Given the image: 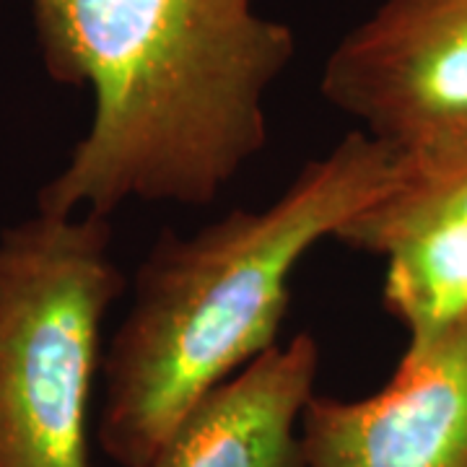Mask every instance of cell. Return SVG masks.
<instances>
[{"instance_id": "1", "label": "cell", "mask_w": 467, "mask_h": 467, "mask_svg": "<svg viewBox=\"0 0 467 467\" xmlns=\"http://www.w3.org/2000/svg\"><path fill=\"white\" fill-rule=\"evenodd\" d=\"M32 21L52 81L94 97L36 195L57 216L216 201L265 149V99L296 55L294 29L254 0H32Z\"/></svg>"}, {"instance_id": "2", "label": "cell", "mask_w": 467, "mask_h": 467, "mask_svg": "<svg viewBox=\"0 0 467 467\" xmlns=\"http://www.w3.org/2000/svg\"><path fill=\"white\" fill-rule=\"evenodd\" d=\"M395 174L398 150L356 128L265 208H236L187 236L161 234L101 358L104 454L122 467L143 462L202 398L278 346L301 260Z\"/></svg>"}, {"instance_id": "3", "label": "cell", "mask_w": 467, "mask_h": 467, "mask_svg": "<svg viewBox=\"0 0 467 467\" xmlns=\"http://www.w3.org/2000/svg\"><path fill=\"white\" fill-rule=\"evenodd\" d=\"M122 288L109 218L34 211L0 232V467H91L101 327Z\"/></svg>"}, {"instance_id": "4", "label": "cell", "mask_w": 467, "mask_h": 467, "mask_svg": "<svg viewBox=\"0 0 467 467\" xmlns=\"http://www.w3.org/2000/svg\"><path fill=\"white\" fill-rule=\"evenodd\" d=\"M319 91L395 150L467 138V0H379L327 55Z\"/></svg>"}, {"instance_id": "5", "label": "cell", "mask_w": 467, "mask_h": 467, "mask_svg": "<svg viewBox=\"0 0 467 467\" xmlns=\"http://www.w3.org/2000/svg\"><path fill=\"white\" fill-rule=\"evenodd\" d=\"M335 242L382 257L384 309L408 340L467 317V138L398 150L392 184Z\"/></svg>"}, {"instance_id": "6", "label": "cell", "mask_w": 467, "mask_h": 467, "mask_svg": "<svg viewBox=\"0 0 467 467\" xmlns=\"http://www.w3.org/2000/svg\"><path fill=\"white\" fill-rule=\"evenodd\" d=\"M301 457L304 467H467V317L408 340L379 392L312 395Z\"/></svg>"}, {"instance_id": "7", "label": "cell", "mask_w": 467, "mask_h": 467, "mask_svg": "<svg viewBox=\"0 0 467 467\" xmlns=\"http://www.w3.org/2000/svg\"><path fill=\"white\" fill-rule=\"evenodd\" d=\"M317 368L315 335L296 333L202 398L133 467H304L301 416Z\"/></svg>"}]
</instances>
